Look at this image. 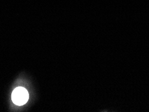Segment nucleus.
Wrapping results in <instances>:
<instances>
[{
	"label": "nucleus",
	"mask_w": 149,
	"mask_h": 112,
	"mask_svg": "<svg viewBox=\"0 0 149 112\" xmlns=\"http://www.w3.org/2000/svg\"><path fill=\"white\" fill-rule=\"evenodd\" d=\"M28 93L25 88L24 87H17L13 91L12 95V99L13 102L17 105H22L28 102Z\"/></svg>",
	"instance_id": "nucleus-1"
}]
</instances>
